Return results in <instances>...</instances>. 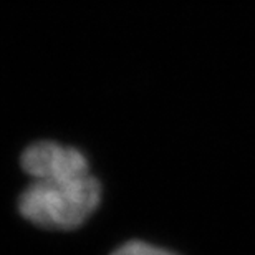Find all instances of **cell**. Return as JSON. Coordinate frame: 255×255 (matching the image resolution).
<instances>
[{
	"instance_id": "obj_1",
	"label": "cell",
	"mask_w": 255,
	"mask_h": 255,
	"mask_svg": "<svg viewBox=\"0 0 255 255\" xmlns=\"http://www.w3.org/2000/svg\"><path fill=\"white\" fill-rule=\"evenodd\" d=\"M27 179L15 207L38 231L73 234L93 221L105 202V182L81 147L55 139L32 141L18 154Z\"/></svg>"
},
{
	"instance_id": "obj_2",
	"label": "cell",
	"mask_w": 255,
	"mask_h": 255,
	"mask_svg": "<svg viewBox=\"0 0 255 255\" xmlns=\"http://www.w3.org/2000/svg\"><path fill=\"white\" fill-rule=\"evenodd\" d=\"M108 255H179L161 244L147 241L144 237H129L120 242Z\"/></svg>"
}]
</instances>
